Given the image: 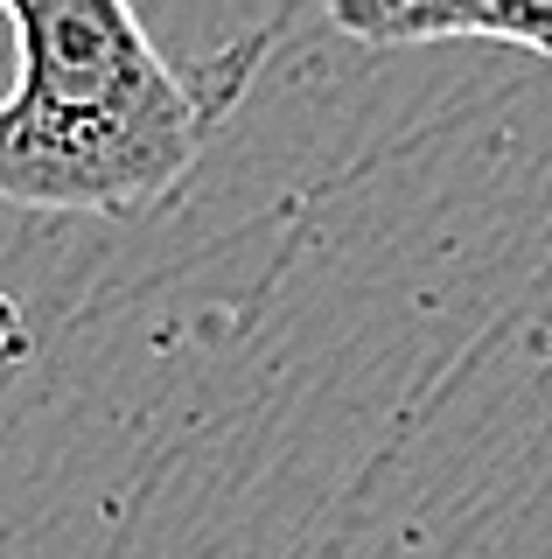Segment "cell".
<instances>
[{"mask_svg": "<svg viewBox=\"0 0 552 559\" xmlns=\"http://www.w3.org/2000/svg\"><path fill=\"white\" fill-rule=\"evenodd\" d=\"M0 203L28 217H141L196 168L217 98L147 35L133 0H0Z\"/></svg>", "mask_w": 552, "mask_h": 559, "instance_id": "obj_1", "label": "cell"}, {"mask_svg": "<svg viewBox=\"0 0 552 559\" xmlns=\"http://www.w3.org/2000/svg\"><path fill=\"white\" fill-rule=\"evenodd\" d=\"M329 22L364 49L504 43L552 63V0H329Z\"/></svg>", "mask_w": 552, "mask_h": 559, "instance_id": "obj_2", "label": "cell"}]
</instances>
